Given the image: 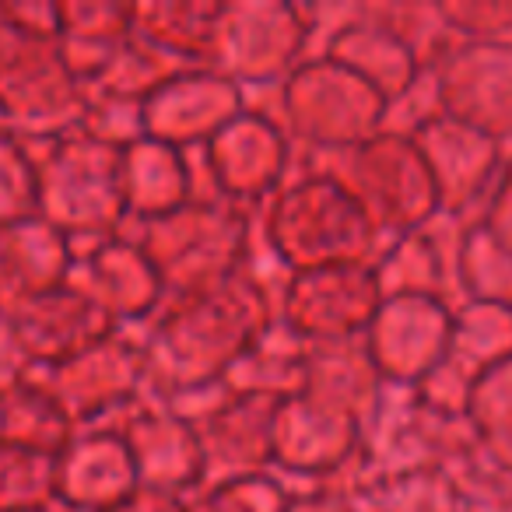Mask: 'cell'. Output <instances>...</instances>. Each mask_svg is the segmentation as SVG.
Here are the masks:
<instances>
[{
	"label": "cell",
	"mask_w": 512,
	"mask_h": 512,
	"mask_svg": "<svg viewBox=\"0 0 512 512\" xmlns=\"http://www.w3.org/2000/svg\"><path fill=\"white\" fill-rule=\"evenodd\" d=\"M285 512H358L348 488H306L295 491Z\"/></svg>",
	"instance_id": "obj_47"
},
{
	"label": "cell",
	"mask_w": 512,
	"mask_h": 512,
	"mask_svg": "<svg viewBox=\"0 0 512 512\" xmlns=\"http://www.w3.org/2000/svg\"><path fill=\"white\" fill-rule=\"evenodd\" d=\"M88 85L71 74L57 43L29 39L0 22V130L50 144L81 127Z\"/></svg>",
	"instance_id": "obj_7"
},
{
	"label": "cell",
	"mask_w": 512,
	"mask_h": 512,
	"mask_svg": "<svg viewBox=\"0 0 512 512\" xmlns=\"http://www.w3.org/2000/svg\"><path fill=\"white\" fill-rule=\"evenodd\" d=\"M474 383H477V372L467 369L463 362H456L453 355H446V362L435 365L411 393L421 404L435 407V411L453 414V418H467V400Z\"/></svg>",
	"instance_id": "obj_43"
},
{
	"label": "cell",
	"mask_w": 512,
	"mask_h": 512,
	"mask_svg": "<svg viewBox=\"0 0 512 512\" xmlns=\"http://www.w3.org/2000/svg\"><path fill=\"white\" fill-rule=\"evenodd\" d=\"M460 235L463 221L439 214L425 228H414L386 242L372 264L383 295H428V299H446L453 306L449 295L456 288Z\"/></svg>",
	"instance_id": "obj_23"
},
{
	"label": "cell",
	"mask_w": 512,
	"mask_h": 512,
	"mask_svg": "<svg viewBox=\"0 0 512 512\" xmlns=\"http://www.w3.org/2000/svg\"><path fill=\"white\" fill-rule=\"evenodd\" d=\"M137 488L134 460L116 428L78 432L57 456V502L64 512H106Z\"/></svg>",
	"instance_id": "obj_21"
},
{
	"label": "cell",
	"mask_w": 512,
	"mask_h": 512,
	"mask_svg": "<svg viewBox=\"0 0 512 512\" xmlns=\"http://www.w3.org/2000/svg\"><path fill=\"white\" fill-rule=\"evenodd\" d=\"M0 442H4V404H0Z\"/></svg>",
	"instance_id": "obj_49"
},
{
	"label": "cell",
	"mask_w": 512,
	"mask_h": 512,
	"mask_svg": "<svg viewBox=\"0 0 512 512\" xmlns=\"http://www.w3.org/2000/svg\"><path fill=\"white\" fill-rule=\"evenodd\" d=\"M39 179H36V151L32 144L0 130V228L36 214Z\"/></svg>",
	"instance_id": "obj_40"
},
{
	"label": "cell",
	"mask_w": 512,
	"mask_h": 512,
	"mask_svg": "<svg viewBox=\"0 0 512 512\" xmlns=\"http://www.w3.org/2000/svg\"><path fill=\"white\" fill-rule=\"evenodd\" d=\"M407 134L432 172L439 214L463 221L470 211L484 207L505 165V144L442 113H425Z\"/></svg>",
	"instance_id": "obj_16"
},
{
	"label": "cell",
	"mask_w": 512,
	"mask_h": 512,
	"mask_svg": "<svg viewBox=\"0 0 512 512\" xmlns=\"http://www.w3.org/2000/svg\"><path fill=\"white\" fill-rule=\"evenodd\" d=\"M106 512H190V498L179 495H165V491H151V488H137L127 502L113 505Z\"/></svg>",
	"instance_id": "obj_48"
},
{
	"label": "cell",
	"mask_w": 512,
	"mask_h": 512,
	"mask_svg": "<svg viewBox=\"0 0 512 512\" xmlns=\"http://www.w3.org/2000/svg\"><path fill=\"white\" fill-rule=\"evenodd\" d=\"M477 221H481L484 232H488L491 239H495L498 246L512 256V155L505 158L502 172H498L495 190L488 193V200H484Z\"/></svg>",
	"instance_id": "obj_45"
},
{
	"label": "cell",
	"mask_w": 512,
	"mask_h": 512,
	"mask_svg": "<svg viewBox=\"0 0 512 512\" xmlns=\"http://www.w3.org/2000/svg\"><path fill=\"white\" fill-rule=\"evenodd\" d=\"M309 344L302 337H295L285 323L274 320V327L267 330L256 348H249L232 369L225 372V390L232 397H260L285 404L292 397L306 393L309 379Z\"/></svg>",
	"instance_id": "obj_29"
},
{
	"label": "cell",
	"mask_w": 512,
	"mask_h": 512,
	"mask_svg": "<svg viewBox=\"0 0 512 512\" xmlns=\"http://www.w3.org/2000/svg\"><path fill=\"white\" fill-rule=\"evenodd\" d=\"M383 299L376 271L369 264H351L288 274L274 309L278 323L306 344H341L362 341Z\"/></svg>",
	"instance_id": "obj_12"
},
{
	"label": "cell",
	"mask_w": 512,
	"mask_h": 512,
	"mask_svg": "<svg viewBox=\"0 0 512 512\" xmlns=\"http://www.w3.org/2000/svg\"><path fill=\"white\" fill-rule=\"evenodd\" d=\"M274 320V299L253 271L207 292L169 299L141 337L151 397H176L221 383Z\"/></svg>",
	"instance_id": "obj_1"
},
{
	"label": "cell",
	"mask_w": 512,
	"mask_h": 512,
	"mask_svg": "<svg viewBox=\"0 0 512 512\" xmlns=\"http://www.w3.org/2000/svg\"><path fill=\"white\" fill-rule=\"evenodd\" d=\"M453 306L428 295H386L362 344L390 390H414L449 355Z\"/></svg>",
	"instance_id": "obj_15"
},
{
	"label": "cell",
	"mask_w": 512,
	"mask_h": 512,
	"mask_svg": "<svg viewBox=\"0 0 512 512\" xmlns=\"http://www.w3.org/2000/svg\"><path fill=\"white\" fill-rule=\"evenodd\" d=\"M43 512H64V509H43Z\"/></svg>",
	"instance_id": "obj_50"
},
{
	"label": "cell",
	"mask_w": 512,
	"mask_h": 512,
	"mask_svg": "<svg viewBox=\"0 0 512 512\" xmlns=\"http://www.w3.org/2000/svg\"><path fill=\"white\" fill-rule=\"evenodd\" d=\"M313 46L306 4L288 0H221L211 67L239 88H278Z\"/></svg>",
	"instance_id": "obj_8"
},
{
	"label": "cell",
	"mask_w": 512,
	"mask_h": 512,
	"mask_svg": "<svg viewBox=\"0 0 512 512\" xmlns=\"http://www.w3.org/2000/svg\"><path fill=\"white\" fill-rule=\"evenodd\" d=\"M365 428L323 400L292 397L274 414V474L313 488H348L362 467Z\"/></svg>",
	"instance_id": "obj_11"
},
{
	"label": "cell",
	"mask_w": 512,
	"mask_h": 512,
	"mask_svg": "<svg viewBox=\"0 0 512 512\" xmlns=\"http://www.w3.org/2000/svg\"><path fill=\"white\" fill-rule=\"evenodd\" d=\"M320 57L337 60L341 67L355 71L362 81H369L390 102V109L397 102H404L421 85V78H425L414 53L372 15L369 4L365 8H351L344 15V22L327 36Z\"/></svg>",
	"instance_id": "obj_22"
},
{
	"label": "cell",
	"mask_w": 512,
	"mask_h": 512,
	"mask_svg": "<svg viewBox=\"0 0 512 512\" xmlns=\"http://www.w3.org/2000/svg\"><path fill=\"white\" fill-rule=\"evenodd\" d=\"M456 292L460 302H491L512 309V256L481 228L467 221L456 246Z\"/></svg>",
	"instance_id": "obj_34"
},
{
	"label": "cell",
	"mask_w": 512,
	"mask_h": 512,
	"mask_svg": "<svg viewBox=\"0 0 512 512\" xmlns=\"http://www.w3.org/2000/svg\"><path fill=\"white\" fill-rule=\"evenodd\" d=\"M239 113H246V88L214 67H186L144 102V130L151 141L190 155L204 151Z\"/></svg>",
	"instance_id": "obj_17"
},
{
	"label": "cell",
	"mask_w": 512,
	"mask_h": 512,
	"mask_svg": "<svg viewBox=\"0 0 512 512\" xmlns=\"http://www.w3.org/2000/svg\"><path fill=\"white\" fill-rule=\"evenodd\" d=\"M456 43H481L512 32V0H439Z\"/></svg>",
	"instance_id": "obj_42"
},
{
	"label": "cell",
	"mask_w": 512,
	"mask_h": 512,
	"mask_svg": "<svg viewBox=\"0 0 512 512\" xmlns=\"http://www.w3.org/2000/svg\"><path fill=\"white\" fill-rule=\"evenodd\" d=\"M449 355L477 376L512 358V309L491 302H456Z\"/></svg>",
	"instance_id": "obj_35"
},
{
	"label": "cell",
	"mask_w": 512,
	"mask_h": 512,
	"mask_svg": "<svg viewBox=\"0 0 512 512\" xmlns=\"http://www.w3.org/2000/svg\"><path fill=\"white\" fill-rule=\"evenodd\" d=\"M39 379L71 414L78 432L113 428L151 393L141 337L127 330H116L57 369L39 372Z\"/></svg>",
	"instance_id": "obj_10"
},
{
	"label": "cell",
	"mask_w": 512,
	"mask_h": 512,
	"mask_svg": "<svg viewBox=\"0 0 512 512\" xmlns=\"http://www.w3.org/2000/svg\"><path fill=\"white\" fill-rule=\"evenodd\" d=\"M57 50L71 74L92 85L134 36V0H57Z\"/></svg>",
	"instance_id": "obj_27"
},
{
	"label": "cell",
	"mask_w": 512,
	"mask_h": 512,
	"mask_svg": "<svg viewBox=\"0 0 512 512\" xmlns=\"http://www.w3.org/2000/svg\"><path fill=\"white\" fill-rule=\"evenodd\" d=\"M292 484L281 474H246L211 481L190 498V512H285L292 502Z\"/></svg>",
	"instance_id": "obj_39"
},
{
	"label": "cell",
	"mask_w": 512,
	"mask_h": 512,
	"mask_svg": "<svg viewBox=\"0 0 512 512\" xmlns=\"http://www.w3.org/2000/svg\"><path fill=\"white\" fill-rule=\"evenodd\" d=\"M32 376H39V372L32 369V362L25 358L15 330H11L8 320L0 316V397H4V393H11L15 386L29 383Z\"/></svg>",
	"instance_id": "obj_46"
},
{
	"label": "cell",
	"mask_w": 512,
	"mask_h": 512,
	"mask_svg": "<svg viewBox=\"0 0 512 512\" xmlns=\"http://www.w3.org/2000/svg\"><path fill=\"white\" fill-rule=\"evenodd\" d=\"M477 453L481 449L467 418L435 411L421 404L411 390H390L365 432L362 467L355 481L418 474V470H453Z\"/></svg>",
	"instance_id": "obj_9"
},
{
	"label": "cell",
	"mask_w": 512,
	"mask_h": 512,
	"mask_svg": "<svg viewBox=\"0 0 512 512\" xmlns=\"http://www.w3.org/2000/svg\"><path fill=\"white\" fill-rule=\"evenodd\" d=\"M57 502V456L0 442V512H43Z\"/></svg>",
	"instance_id": "obj_36"
},
{
	"label": "cell",
	"mask_w": 512,
	"mask_h": 512,
	"mask_svg": "<svg viewBox=\"0 0 512 512\" xmlns=\"http://www.w3.org/2000/svg\"><path fill=\"white\" fill-rule=\"evenodd\" d=\"M0 404H4V442H11V446L60 456L78 435L71 414L60 407V400L53 397L50 386L39 376L4 393Z\"/></svg>",
	"instance_id": "obj_31"
},
{
	"label": "cell",
	"mask_w": 512,
	"mask_h": 512,
	"mask_svg": "<svg viewBox=\"0 0 512 512\" xmlns=\"http://www.w3.org/2000/svg\"><path fill=\"white\" fill-rule=\"evenodd\" d=\"M256 232L288 274L351 264L372 267L390 242L365 207L323 169L288 179L260 207Z\"/></svg>",
	"instance_id": "obj_2"
},
{
	"label": "cell",
	"mask_w": 512,
	"mask_h": 512,
	"mask_svg": "<svg viewBox=\"0 0 512 512\" xmlns=\"http://www.w3.org/2000/svg\"><path fill=\"white\" fill-rule=\"evenodd\" d=\"M358 512H463L460 491L449 470L355 481L351 488Z\"/></svg>",
	"instance_id": "obj_32"
},
{
	"label": "cell",
	"mask_w": 512,
	"mask_h": 512,
	"mask_svg": "<svg viewBox=\"0 0 512 512\" xmlns=\"http://www.w3.org/2000/svg\"><path fill=\"white\" fill-rule=\"evenodd\" d=\"M113 428L127 442L141 488L193 498L207 484V460L204 446H200V432L190 421L179 418L176 411H169L158 397L148 393Z\"/></svg>",
	"instance_id": "obj_18"
},
{
	"label": "cell",
	"mask_w": 512,
	"mask_h": 512,
	"mask_svg": "<svg viewBox=\"0 0 512 512\" xmlns=\"http://www.w3.org/2000/svg\"><path fill=\"white\" fill-rule=\"evenodd\" d=\"M67 285L78 288L116 323L151 320L165 306V288L134 235H109L74 242V271Z\"/></svg>",
	"instance_id": "obj_19"
},
{
	"label": "cell",
	"mask_w": 512,
	"mask_h": 512,
	"mask_svg": "<svg viewBox=\"0 0 512 512\" xmlns=\"http://www.w3.org/2000/svg\"><path fill=\"white\" fill-rule=\"evenodd\" d=\"M123 186H127V207L134 221L162 218L197 197L190 155L151 137L123 151Z\"/></svg>",
	"instance_id": "obj_30"
},
{
	"label": "cell",
	"mask_w": 512,
	"mask_h": 512,
	"mask_svg": "<svg viewBox=\"0 0 512 512\" xmlns=\"http://www.w3.org/2000/svg\"><path fill=\"white\" fill-rule=\"evenodd\" d=\"M221 0H134V36L183 67H211Z\"/></svg>",
	"instance_id": "obj_28"
},
{
	"label": "cell",
	"mask_w": 512,
	"mask_h": 512,
	"mask_svg": "<svg viewBox=\"0 0 512 512\" xmlns=\"http://www.w3.org/2000/svg\"><path fill=\"white\" fill-rule=\"evenodd\" d=\"M306 365H309V379H306L309 397L351 414L369 432V425L376 421L390 386L379 376L365 344L362 341L309 344Z\"/></svg>",
	"instance_id": "obj_26"
},
{
	"label": "cell",
	"mask_w": 512,
	"mask_h": 512,
	"mask_svg": "<svg viewBox=\"0 0 512 512\" xmlns=\"http://www.w3.org/2000/svg\"><path fill=\"white\" fill-rule=\"evenodd\" d=\"M274 414V400L228 397L197 428L207 460V484L274 470Z\"/></svg>",
	"instance_id": "obj_24"
},
{
	"label": "cell",
	"mask_w": 512,
	"mask_h": 512,
	"mask_svg": "<svg viewBox=\"0 0 512 512\" xmlns=\"http://www.w3.org/2000/svg\"><path fill=\"white\" fill-rule=\"evenodd\" d=\"M323 169L365 207L386 239H397L439 218V193L418 144L407 130H379L365 144L341 155H320Z\"/></svg>",
	"instance_id": "obj_6"
},
{
	"label": "cell",
	"mask_w": 512,
	"mask_h": 512,
	"mask_svg": "<svg viewBox=\"0 0 512 512\" xmlns=\"http://www.w3.org/2000/svg\"><path fill=\"white\" fill-rule=\"evenodd\" d=\"M467 421L484 460L512 477V358L477 376L467 400Z\"/></svg>",
	"instance_id": "obj_33"
},
{
	"label": "cell",
	"mask_w": 512,
	"mask_h": 512,
	"mask_svg": "<svg viewBox=\"0 0 512 512\" xmlns=\"http://www.w3.org/2000/svg\"><path fill=\"white\" fill-rule=\"evenodd\" d=\"M74 271V242L39 214L0 228V302L4 309L64 288Z\"/></svg>",
	"instance_id": "obj_25"
},
{
	"label": "cell",
	"mask_w": 512,
	"mask_h": 512,
	"mask_svg": "<svg viewBox=\"0 0 512 512\" xmlns=\"http://www.w3.org/2000/svg\"><path fill=\"white\" fill-rule=\"evenodd\" d=\"M369 11L414 53L421 71L432 74V67L453 50V32L439 11V0H397V4H369Z\"/></svg>",
	"instance_id": "obj_38"
},
{
	"label": "cell",
	"mask_w": 512,
	"mask_h": 512,
	"mask_svg": "<svg viewBox=\"0 0 512 512\" xmlns=\"http://www.w3.org/2000/svg\"><path fill=\"white\" fill-rule=\"evenodd\" d=\"M0 22L43 43H57L60 36L57 0H0Z\"/></svg>",
	"instance_id": "obj_44"
},
{
	"label": "cell",
	"mask_w": 512,
	"mask_h": 512,
	"mask_svg": "<svg viewBox=\"0 0 512 512\" xmlns=\"http://www.w3.org/2000/svg\"><path fill=\"white\" fill-rule=\"evenodd\" d=\"M256 207L221 193H197L162 218L137 221L134 242L155 267L165 302L197 295L249 271Z\"/></svg>",
	"instance_id": "obj_3"
},
{
	"label": "cell",
	"mask_w": 512,
	"mask_h": 512,
	"mask_svg": "<svg viewBox=\"0 0 512 512\" xmlns=\"http://www.w3.org/2000/svg\"><path fill=\"white\" fill-rule=\"evenodd\" d=\"M0 316H4V302H0Z\"/></svg>",
	"instance_id": "obj_51"
},
{
	"label": "cell",
	"mask_w": 512,
	"mask_h": 512,
	"mask_svg": "<svg viewBox=\"0 0 512 512\" xmlns=\"http://www.w3.org/2000/svg\"><path fill=\"white\" fill-rule=\"evenodd\" d=\"M435 113L460 120L498 144L512 141V32L481 43H453L432 67Z\"/></svg>",
	"instance_id": "obj_13"
},
{
	"label": "cell",
	"mask_w": 512,
	"mask_h": 512,
	"mask_svg": "<svg viewBox=\"0 0 512 512\" xmlns=\"http://www.w3.org/2000/svg\"><path fill=\"white\" fill-rule=\"evenodd\" d=\"M179 71H186V67L176 64L172 57H165V53H158L155 46L141 43L137 36H130L120 46V53L106 64V71L88 85V92L116 95V99H130V102H148Z\"/></svg>",
	"instance_id": "obj_37"
},
{
	"label": "cell",
	"mask_w": 512,
	"mask_h": 512,
	"mask_svg": "<svg viewBox=\"0 0 512 512\" xmlns=\"http://www.w3.org/2000/svg\"><path fill=\"white\" fill-rule=\"evenodd\" d=\"M4 320L15 330L18 344H22L25 358L36 372L57 369V365L71 362L74 355L88 351L92 344L123 330L113 316L102 313L74 285L18 302V306L4 309Z\"/></svg>",
	"instance_id": "obj_20"
},
{
	"label": "cell",
	"mask_w": 512,
	"mask_h": 512,
	"mask_svg": "<svg viewBox=\"0 0 512 512\" xmlns=\"http://www.w3.org/2000/svg\"><path fill=\"white\" fill-rule=\"evenodd\" d=\"M278 123L316 155H341L386 130L390 102L330 57H306L278 85Z\"/></svg>",
	"instance_id": "obj_5"
},
{
	"label": "cell",
	"mask_w": 512,
	"mask_h": 512,
	"mask_svg": "<svg viewBox=\"0 0 512 512\" xmlns=\"http://www.w3.org/2000/svg\"><path fill=\"white\" fill-rule=\"evenodd\" d=\"M200 162L211 179V193L239 200L246 207H264L292 172V137L278 116L264 109L239 113L204 151Z\"/></svg>",
	"instance_id": "obj_14"
},
{
	"label": "cell",
	"mask_w": 512,
	"mask_h": 512,
	"mask_svg": "<svg viewBox=\"0 0 512 512\" xmlns=\"http://www.w3.org/2000/svg\"><path fill=\"white\" fill-rule=\"evenodd\" d=\"M32 151L39 179V218L60 228L71 242L123 235V225L130 221L123 151L81 130L50 144H32Z\"/></svg>",
	"instance_id": "obj_4"
},
{
	"label": "cell",
	"mask_w": 512,
	"mask_h": 512,
	"mask_svg": "<svg viewBox=\"0 0 512 512\" xmlns=\"http://www.w3.org/2000/svg\"><path fill=\"white\" fill-rule=\"evenodd\" d=\"M78 130L95 137V141L109 144V148L127 151V148H134L137 141L148 137V130H144V102L88 92V109H85V116H81Z\"/></svg>",
	"instance_id": "obj_41"
}]
</instances>
